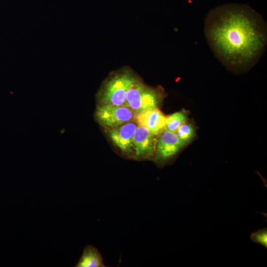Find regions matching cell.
Returning a JSON list of instances; mask_svg holds the SVG:
<instances>
[{
    "label": "cell",
    "instance_id": "obj_6",
    "mask_svg": "<svg viewBox=\"0 0 267 267\" xmlns=\"http://www.w3.org/2000/svg\"><path fill=\"white\" fill-rule=\"evenodd\" d=\"M156 136L145 127L138 125L133 140L135 158L154 159L157 140Z\"/></svg>",
    "mask_w": 267,
    "mask_h": 267
},
{
    "label": "cell",
    "instance_id": "obj_12",
    "mask_svg": "<svg viewBox=\"0 0 267 267\" xmlns=\"http://www.w3.org/2000/svg\"><path fill=\"white\" fill-rule=\"evenodd\" d=\"M250 239L254 242L267 247V228H264L252 232L250 235Z\"/></svg>",
    "mask_w": 267,
    "mask_h": 267
},
{
    "label": "cell",
    "instance_id": "obj_9",
    "mask_svg": "<svg viewBox=\"0 0 267 267\" xmlns=\"http://www.w3.org/2000/svg\"><path fill=\"white\" fill-rule=\"evenodd\" d=\"M76 267H105L101 253L92 245L85 247Z\"/></svg>",
    "mask_w": 267,
    "mask_h": 267
},
{
    "label": "cell",
    "instance_id": "obj_8",
    "mask_svg": "<svg viewBox=\"0 0 267 267\" xmlns=\"http://www.w3.org/2000/svg\"><path fill=\"white\" fill-rule=\"evenodd\" d=\"M138 125L147 129L157 136L165 129L166 117L157 108L151 107L135 114Z\"/></svg>",
    "mask_w": 267,
    "mask_h": 267
},
{
    "label": "cell",
    "instance_id": "obj_10",
    "mask_svg": "<svg viewBox=\"0 0 267 267\" xmlns=\"http://www.w3.org/2000/svg\"><path fill=\"white\" fill-rule=\"evenodd\" d=\"M188 114L184 110H181L171 115L166 118L165 129L175 133L182 124L186 123Z\"/></svg>",
    "mask_w": 267,
    "mask_h": 267
},
{
    "label": "cell",
    "instance_id": "obj_11",
    "mask_svg": "<svg viewBox=\"0 0 267 267\" xmlns=\"http://www.w3.org/2000/svg\"><path fill=\"white\" fill-rule=\"evenodd\" d=\"M175 134L185 146L194 138L195 129L192 124L185 123L178 129Z\"/></svg>",
    "mask_w": 267,
    "mask_h": 267
},
{
    "label": "cell",
    "instance_id": "obj_2",
    "mask_svg": "<svg viewBox=\"0 0 267 267\" xmlns=\"http://www.w3.org/2000/svg\"><path fill=\"white\" fill-rule=\"evenodd\" d=\"M137 79L130 69H124L114 73L99 92L100 103L101 105H124L128 90Z\"/></svg>",
    "mask_w": 267,
    "mask_h": 267
},
{
    "label": "cell",
    "instance_id": "obj_1",
    "mask_svg": "<svg viewBox=\"0 0 267 267\" xmlns=\"http://www.w3.org/2000/svg\"><path fill=\"white\" fill-rule=\"evenodd\" d=\"M204 33L215 56L234 73L252 68L267 43V23L246 4L227 3L211 9L205 18Z\"/></svg>",
    "mask_w": 267,
    "mask_h": 267
},
{
    "label": "cell",
    "instance_id": "obj_4",
    "mask_svg": "<svg viewBox=\"0 0 267 267\" xmlns=\"http://www.w3.org/2000/svg\"><path fill=\"white\" fill-rule=\"evenodd\" d=\"M158 135L153 160L162 166L173 159L184 145L175 133L164 130Z\"/></svg>",
    "mask_w": 267,
    "mask_h": 267
},
{
    "label": "cell",
    "instance_id": "obj_5",
    "mask_svg": "<svg viewBox=\"0 0 267 267\" xmlns=\"http://www.w3.org/2000/svg\"><path fill=\"white\" fill-rule=\"evenodd\" d=\"M135 114L129 107L122 105L103 104L96 112V117L101 125L111 128L132 121Z\"/></svg>",
    "mask_w": 267,
    "mask_h": 267
},
{
    "label": "cell",
    "instance_id": "obj_7",
    "mask_svg": "<svg viewBox=\"0 0 267 267\" xmlns=\"http://www.w3.org/2000/svg\"><path fill=\"white\" fill-rule=\"evenodd\" d=\"M137 125L131 121L111 129L108 133L111 140L115 145L123 153L130 157H134L133 140Z\"/></svg>",
    "mask_w": 267,
    "mask_h": 267
},
{
    "label": "cell",
    "instance_id": "obj_3",
    "mask_svg": "<svg viewBox=\"0 0 267 267\" xmlns=\"http://www.w3.org/2000/svg\"><path fill=\"white\" fill-rule=\"evenodd\" d=\"M163 97L162 89L148 87L137 79L128 90L124 106L136 114L147 108L157 107Z\"/></svg>",
    "mask_w": 267,
    "mask_h": 267
}]
</instances>
